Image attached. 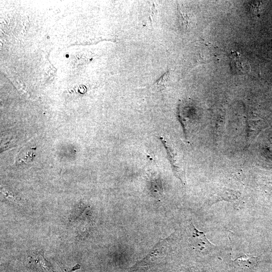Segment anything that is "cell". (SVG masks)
Here are the masks:
<instances>
[{
	"mask_svg": "<svg viewBox=\"0 0 272 272\" xmlns=\"http://www.w3.org/2000/svg\"><path fill=\"white\" fill-rule=\"evenodd\" d=\"M167 240H160L144 258L131 267V270L149 269L164 263L168 255Z\"/></svg>",
	"mask_w": 272,
	"mask_h": 272,
	"instance_id": "6da1fadb",
	"label": "cell"
},
{
	"mask_svg": "<svg viewBox=\"0 0 272 272\" xmlns=\"http://www.w3.org/2000/svg\"><path fill=\"white\" fill-rule=\"evenodd\" d=\"M190 232L189 241L193 248L202 251L213 247V244L207 239L205 233L196 229L192 223L190 225Z\"/></svg>",
	"mask_w": 272,
	"mask_h": 272,
	"instance_id": "7a4b0ae2",
	"label": "cell"
},
{
	"mask_svg": "<svg viewBox=\"0 0 272 272\" xmlns=\"http://www.w3.org/2000/svg\"><path fill=\"white\" fill-rule=\"evenodd\" d=\"M230 58L232 71L234 74L241 75L249 72L250 65L240 54L236 51H232Z\"/></svg>",
	"mask_w": 272,
	"mask_h": 272,
	"instance_id": "3957f363",
	"label": "cell"
},
{
	"mask_svg": "<svg viewBox=\"0 0 272 272\" xmlns=\"http://www.w3.org/2000/svg\"><path fill=\"white\" fill-rule=\"evenodd\" d=\"M159 139L165 148L168 159L171 164L172 170L174 175L177 178L180 180L182 183H184L185 181L184 173L177 165L176 159L173 149L164 138L159 137Z\"/></svg>",
	"mask_w": 272,
	"mask_h": 272,
	"instance_id": "277c9868",
	"label": "cell"
},
{
	"mask_svg": "<svg viewBox=\"0 0 272 272\" xmlns=\"http://www.w3.org/2000/svg\"><path fill=\"white\" fill-rule=\"evenodd\" d=\"M31 262L36 268L41 269L43 272H50V264L45 260L43 253H34L31 256Z\"/></svg>",
	"mask_w": 272,
	"mask_h": 272,
	"instance_id": "5b68a950",
	"label": "cell"
},
{
	"mask_svg": "<svg viewBox=\"0 0 272 272\" xmlns=\"http://www.w3.org/2000/svg\"><path fill=\"white\" fill-rule=\"evenodd\" d=\"M187 14V13L183 12L181 10H179L180 21L183 22L182 23L185 25L184 27L185 28L189 27V26H190L192 23L191 21H192V19Z\"/></svg>",
	"mask_w": 272,
	"mask_h": 272,
	"instance_id": "8992f818",
	"label": "cell"
},
{
	"mask_svg": "<svg viewBox=\"0 0 272 272\" xmlns=\"http://www.w3.org/2000/svg\"><path fill=\"white\" fill-rule=\"evenodd\" d=\"M169 76V71L168 70L154 84L159 88L163 89L168 81Z\"/></svg>",
	"mask_w": 272,
	"mask_h": 272,
	"instance_id": "52a82bcc",
	"label": "cell"
},
{
	"mask_svg": "<svg viewBox=\"0 0 272 272\" xmlns=\"http://www.w3.org/2000/svg\"><path fill=\"white\" fill-rule=\"evenodd\" d=\"M255 259V257H253V256L245 254H243L238 258H236L235 260H237L238 261H242L244 263H247L250 264L251 261L254 260Z\"/></svg>",
	"mask_w": 272,
	"mask_h": 272,
	"instance_id": "ba28073f",
	"label": "cell"
},
{
	"mask_svg": "<svg viewBox=\"0 0 272 272\" xmlns=\"http://www.w3.org/2000/svg\"><path fill=\"white\" fill-rule=\"evenodd\" d=\"M253 3H251V5H250L251 8V11L253 13H258L259 9L260 6V3L258 2H253Z\"/></svg>",
	"mask_w": 272,
	"mask_h": 272,
	"instance_id": "9c48e42d",
	"label": "cell"
}]
</instances>
